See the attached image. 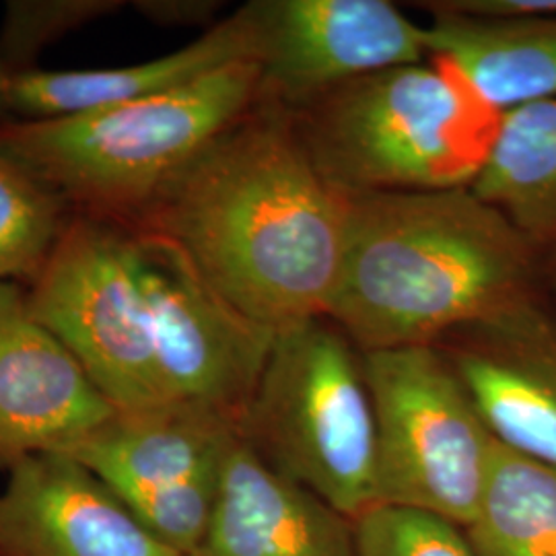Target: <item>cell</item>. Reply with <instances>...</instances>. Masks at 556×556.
Returning a JSON list of instances; mask_svg holds the SVG:
<instances>
[{
    "label": "cell",
    "instance_id": "1",
    "mask_svg": "<svg viewBox=\"0 0 556 556\" xmlns=\"http://www.w3.org/2000/svg\"><path fill=\"white\" fill-rule=\"evenodd\" d=\"M349 215L295 114L260 100L130 225L178 245L243 316L280 332L326 316Z\"/></svg>",
    "mask_w": 556,
    "mask_h": 556
},
{
    "label": "cell",
    "instance_id": "2",
    "mask_svg": "<svg viewBox=\"0 0 556 556\" xmlns=\"http://www.w3.org/2000/svg\"><path fill=\"white\" fill-rule=\"evenodd\" d=\"M536 254L470 188L351 197L324 318L361 353L438 346L534 303Z\"/></svg>",
    "mask_w": 556,
    "mask_h": 556
},
{
    "label": "cell",
    "instance_id": "3",
    "mask_svg": "<svg viewBox=\"0 0 556 556\" xmlns=\"http://www.w3.org/2000/svg\"><path fill=\"white\" fill-rule=\"evenodd\" d=\"M262 100L256 60L174 91L46 119L0 122V153L73 215L130 225L200 153Z\"/></svg>",
    "mask_w": 556,
    "mask_h": 556
},
{
    "label": "cell",
    "instance_id": "4",
    "mask_svg": "<svg viewBox=\"0 0 556 556\" xmlns=\"http://www.w3.org/2000/svg\"><path fill=\"white\" fill-rule=\"evenodd\" d=\"M386 68L295 110L319 172L349 197L472 188L505 112L454 60Z\"/></svg>",
    "mask_w": 556,
    "mask_h": 556
},
{
    "label": "cell",
    "instance_id": "5",
    "mask_svg": "<svg viewBox=\"0 0 556 556\" xmlns=\"http://www.w3.org/2000/svg\"><path fill=\"white\" fill-rule=\"evenodd\" d=\"M324 319L277 332L239 435L353 521L376 505V418L355 344Z\"/></svg>",
    "mask_w": 556,
    "mask_h": 556
},
{
    "label": "cell",
    "instance_id": "6",
    "mask_svg": "<svg viewBox=\"0 0 556 556\" xmlns=\"http://www.w3.org/2000/svg\"><path fill=\"white\" fill-rule=\"evenodd\" d=\"M376 418V505L466 528L477 516L497 441L439 346L361 353Z\"/></svg>",
    "mask_w": 556,
    "mask_h": 556
},
{
    "label": "cell",
    "instance_id": "7",
    "mask_svg": "<svg viewBox=\"0 0 556 556\" xmlns=\"http://www.w3.org/2000/svg\"><path fill=\"white\" fill-rule=\"evenodd\" d=\"M25 299L114 408L174 404L153 349L135 227L71 215Z\"/></svg>",
    "mask_w": 556,
    "mask_h": 556
},
{
    "label": "cell",
    "instance_id": "8",
    "mask_svg": "<svg viewBox=\"0 0 556 556\" xmlns=\"http://www.w3.org/2000/svg\"><path fill=\"white\" fill-rule=\"evenodd\" d=\"M135 229L153 349L167 396L174 404L220 415L239 431L277 332L219 295L178 245Z\"/></svg>",
    "mask_w": 556,
    "mask_h": 556
},
{
    "label": "cell",
    "instance_id": "9",
    "mask_svg": "<svg viewBox=\"0 0 556 556\" xmlns=\"http://www.w3.org/2000/svg\"><path fill=\"white\" fill-rule=\"evenodd\" d=\"M262 100L291 112L351 80L429 56V31L388 0L248 2Z\"/></svg>",
    "mask_w": 556,
    "mask_h": 556
},
{
    "label": "cell",
    "instance_id": "10",
    "mask_svg": "<svg viewBox=\"0 0 556 556\" xmlns=\"http://www.w3.org/2000/svg\"><path fill=\"white\" fill-rule=\"evenodd\" d=\"M114 410L73 353L31 316L25 291L0 282V470L66 454Z\"/></svg>",
    "mask_w": 556,
    "mask_h": 556
},
{
    "label": "cell",
    "instance_id": "11",
    "mask_svg": "<svg viewBox=\"0 0 556 556\" xmlns=\"http://www.w3.org/2000/svg\"><path fill=\"white\" fill-rule=\"evenodd\" d=\"M439 346L498 445L556 468V324L536 301Z\"/></svg>",
    "mask_w": 556,
    "mask_h": 556
},
{
    "label": "cell",
    "instance_id": "12",
    "mask_svg": "<svg viewBox=\"0 0 556 556\" xmlns=\"http://www.w3.org/2000/svg\"><path fill=\"white\" fill-rule=\"evenodd\" d=\"M0 491V556H181L64 454L27 457Z\"/></svg>",
    "mask_w": 556,
    "mask_h": 556
},
{
    "label": "cell",
    "instance_id": "13",
    "mask_svg": "<svg viewBox=\"0 0 556 556\" xmlns=\"http://www.w3.org/2000/svg\"><path fill=\"white\" fill-rule=\"evenodd\" d=\"M188 556H357L349 517L273 470L236 435L208 530Z\"/></svg>",
    "mask_w": 556,
    "mask_h": 556
},
{
    "label": "cell",
    "instance_id": "14",
    "mask_svg": "<svg viewBox=\"0 0 556 556\" xmlns=\"http://www.w3.org/2000/svg\"><path fill=\"white\" fill-rule=\"evenodd\" d=\"M238 427L190 404L114 410L71 456L103 480L128 509L184 484L220 477Z\"/></svg>",
    "mask_w": 556,
    "mask_h": 556
},
{
    "label": "cell",
    "instance_id": "15",
    "mask_svg": "<svg viewBox=\"0 0 556 556\" xmlns=\"http://www.w3.org/2000/svg\"><path fill=\"white\" fill-rule=\"evenodd\" d=\"M254 27L243 4L227 20L211 25L192 43L160 59L114 68H31L13 75L9 93L11 118H60L153 98L202 79L238 60H254Z\"/></svg>",
    "mask_w": 556,
    "mask_h": 556
},
{
    "label": "cell",
    "instance_id": "16",
    "mask_svg": "<svg viewBox=\"0 0 556 556\" xmlns=\"http://www.w3.org/2000/svg\"><path fill=\"white\" fill-rule=\"evenodd\" d=\"M420 7L431 13L429 56L454 60L498 110L556 100V15L472 17Z\"/></svg>",
    "mask_w": 556,
    "mask_h": 556
},
{
    "label": "cell",
    "instance_id": "17",
    "mask_svg": "<svg viewBox=\"0 0 556 556\" xmlns=\"http://www.w3.org/2000/svg\"><path fill=\"white\" fill-rule=\"evenodd\" d=\"M470 190L538 252L556 250V100L505 112L493 155Z\"/></svg>",
    "mask_w": 556,
    "mask_h": 556
},
{
    "label": "cell",
    "instance_id": "18",
    "mask_svg": "<svg viewBox=\"0 0 556 556\" xmlns=\"http://www.w3.org/2000/svg\"><path fill=\"white\" fill-rule=\"evenodd\" d=\"M464 530L477 556H556V468L497 443Z\"/></svg>",
    "mask_w": 556,
    "mask_h": 556
},
{
    "label": "cell",
    "instance_id": "19",
    "mask_svg": "<svg viewBox=\"0 0 556 556\" xmlns=\"http://www.w3.org/2000/svg\"><path fill=\"white\" fill-rule=\"evenodd\" d=\"M71 217L68 206L0 153V282H31Z\"/></svg>",
    "mask_w": 556,
    "mask_h": 556
},
{
    "label": "cell",
    "instance_id": "20",
    "mask_svg": "<svg viewBox=\"0 0 556 556\" xmlns=\"http://www.w3.org/2000/svg\"><path fill=\"white\" fill-rule=\"evenodd\" d=\"M353 528L357 556H477L462 526L422 509L374 505Z\"/></svg>",
    "mask_w": 556,
    "mask_h": 556
},
{
    "label": "cell",
    "instance_id": "21",
    "mask_svg": "<svg viewBox=\"0 0 556 556\" xmlns=\"http://www.w3.org/2000/svg\"><path fill=\"white\" fill-rule=\"evenodd\" d=\"M118 2L101 0H59V2H11L0 34V59L20 75L31 71V60L41 48L59 40L66 31L116 9Z\"/></svg>",
    "mask_w": 556,
    "mask_h": 556
},
{
    "label": "cell",
    "instance_id": "22",
    "mask_svg": "<svg viewBox=\"0 0 556 556\" xmlns=\"http://www.w3.org/2000/svg\"><path fill=\"white\" fill-rule=\"evenodd\" d=\"M456 11L472 17L556 15V0H457Z\"/></svg>",
    "mask_w": 556,
    "mask_h": 556
},
{
    "label": "cell",
    "instance_id": "23",
    "mask_svg": "<svg viewBox=\"0 0 556 556\" xmlns=\"http://www.w3.org/2000/svg\"><path fill=\"white\" fill-rule=\"evenodd\" d=\"M140 11L151 20L165 25H190V23H208L219 11V2L202 0H176V2H139Z\"/></svg>",
    "mask_w": 556,
    "mask_h": 556
},
{
    "label": "cell",
    "instance_id": "24",
    "mask_svg": "<svg viewBox=\"0 0 556 556\" xmlns=\"http://www.w3.org/2000/svg\"><path fill=\"white\" fill-rule=\"evenodd\" d=\"M11 80H13V75H11V71L7 68V64L0 59V122L11 119V105H9Z\"/></svg>",
    "mask_w": 556,
    "mask_h": 556
},
{
    "label": "cell",
    "instance_id": "25",
    "mask_svg": "<svg viewBox=\"0 0 556 556\" xmlns=\"http://www.w3.org/2000/svg\"><path fill=\"white\" fill-rule=\"evenodd\" d=\"M553 258H551V268H553V275H555L556 280V250H553V252H548Z\"/></svg>",
    "mask_w": 556,
    "mask_h": 556
}]
</instances>
